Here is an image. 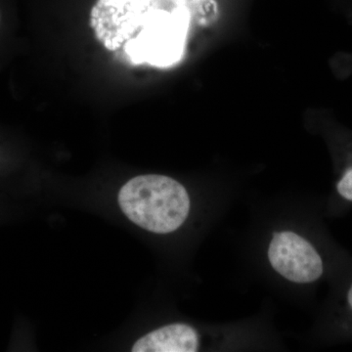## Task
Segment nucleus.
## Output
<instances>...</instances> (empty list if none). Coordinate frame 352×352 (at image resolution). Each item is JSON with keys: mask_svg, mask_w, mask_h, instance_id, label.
<instances>
[{"mask_svg": "<svg viewBox=\"0 0 352 352\" xmlns=\"http://www.w3.org/2000/svg\"><path fill=\"white\" fill-rule=\"evenodd\" d=\"M118 201L127 219L157 234L177 230L190 210L184 186L173 178L159 175L132 178L120 188Z\"/></svg>", "mask_w": 352, "mask_h": 352, "instance_id": "f257e3e1", "label": "nucleus"}, {"mask_svg": "<svg viewBox=\"0 0 352 352\" xmlns=\"http://www.w3.org/2000/svg\"><path fill=\"white\" fill-rule=\"evenodd\" d=\"M186 36L185 13L155 11L124 48L135 63L170 66L182 58Z\"/></svg>", "mask_w": 352, "mask_h": 352, "instance_id": "f03ea898", "label": "nucleus"}, {"mask_svg": "<svg viewBox=\"0 0 352 352\" xmlns=\"http://www.w3.org/2000/svg\"><path fill=\"white\" fill-rule=\"evenodd\" d=\"M156 11V0H97L90 14L95 36L116 50L135 36Z\"/></svg>", "mask_w": 352, "mask_h": 352, "instance_id": "7ed1b4c3", "label": "nucleus"}, {"mask_svg": "<svg viewBox=\"0 0 352 352\" xmlns=\"http://www.w3.org/2000/svg\"><path fill=\"white\" fill-rule=\"evenodd\" d=\"M268 258L279 274L294 283H312L323 273L322 259L314 245L291 231L274 234Z\"/></svg>", "mask_w": 352, "mask_h": 352, "instance_id": "20e7f679", "label": "nucleus"}, {"mask_svg": "<svg viewBox=\"0 0 352 352\" xmlns=\"http://www.w3.org/2000/svg\"><path fill=\"white\" fill-rule=\"evenodd\" d=\"M199 337L186 324H171L143 336L132 346L133 352H195Z\"/></svg>", "mask_w": 352, "mask_h": 352, "instance_id": "39448f33", "label": "nucleus"}, {"mask_svg": "<svg viewBox=\"0 0 352 352\" xmlns=\"http://www.w3.org/2000/svg\"><path fill=\"white\" fill-rule=\"evenodd\" d=\"M340 195L346 200L352 201V168L346 171L337 185Z\"/></svg>", "mask_w": 352, "mask_h": 352, "instance_id": "423d86ee", "label": "nucleus"}, {"mask_svg": "<svg viewBox=\"0 0 352 352\" xmlns=\"http://www.w3.org/2000/svg\"><path fill=\"white\" fill-rule=\"evenodd\" d=\"M171 1L175 2V4L180 7H188L201 3L204 0H171Z\"/></svg>", "mask_w": 352, "mask_h": 352, "instance_id": "0eeeda50", "label": "nucleus"}, {"mask_svg": "<svg viewBox=\"0 0 352 352\" xmlns=\"http://www.w3.org/2000/svg\"><path fill=\"white\" fill-rule=\"evenodd\" d=\"M6 15L3 7L0 3V36H1L2 30H3L4 25H6Z\"/></svg>", "mask_w": 352, "mask_h": 352, "instance_id": "6e6552de", "label": "nucleus"}, {"mask_svg": "<svg viewBox=\"0 0 352 352\" xmlns=\"http://www.w3.org/2000/svg\"><path fill=\"white\" fill-rule=\"evenodd\" d=\"M347 300H349V305H351L352 309V285L351 289L349 291V296H347Z\"/></svg>", "mask_w": 352, "mask_h": 352, "instance_id": "1a4fd4ad", "label": "nucleus"}]
</instances>
